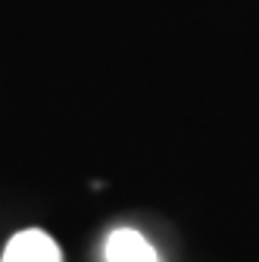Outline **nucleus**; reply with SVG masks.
Returning a JSON list of instances; mask_svg holds the SVG:
<instances>
[{"label":"nucleus","mask_w":259,"mask_h":262,"mask_svg":"<svg viewBox=\"0 0 259 262\" xmlns=\"http://www.w3.org/2000/svg\"><path fill=\"white\" fill-rule=\"evenodd\" d=\"M106 262H163L156 247L138 231V228H116L103 244Z\"/></svg>","instance_id":"nucleus-2"},{"label":"nucleus","mask_w":259,"mask_h":262,"mask_svg":"<svg viewBox=\"0 0 259 262\" xmlns=\"http://www.w3.org/2000/svg\"><path fill=\"white\" fill-rule=\"evenodd\" d=\"M0 262H62V250L47 231L25 228L7 241Z\"/></svg>","instance_id":"nucleus-1"}]
</instances>
